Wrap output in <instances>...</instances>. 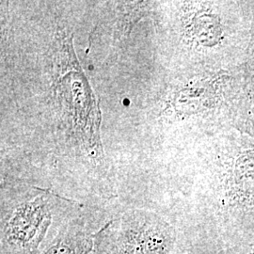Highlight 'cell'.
<instances>
[{"label": "cell", "instance_id": "obj_3", "mask_svg": "<svg viewBox=\"0 0 254 254\" xmlns=\"http://www.w3.org/2000/svg\"><path fill=\"white\" fill-rule=\"evenodd\" d=\"M93 251V234L81 218L68 220L42 254H90Z\"/></svg>", "mask_w": 254, "mask_h": 254}, {"label": "cell", "instance_id": "obj_2", "mask_svg": "<svg viewBox=\"0 0 254 254\" xmlns=\"http://www.w3.org/2000/svg\"><path fill=\"white\" fill-rule=\"evenodd\" d=\"M174 228L158 215L129 210L93 234L95 254H171Z\"/></svg>", "mask_w": 254, "mask_h": 254}, {"label": "cell", "instance_id": "obj_1", "mask_svg": "<svg viewBox=\"0 0 254 254\" xmlns=\"http://www.w3.org/2000/svg\"><path fill=\"white\" fill-rule=\"evenodd\" d=\"M14 191L12 198L2 197L0 254H42L73 217L50 191Z\"/></svg>", "mask_w": 254, "mask_h": 254}]
</instances>
